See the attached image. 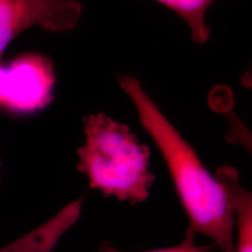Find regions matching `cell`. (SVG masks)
<instances>
[{"label":"cell","mask_w":252,"mask_h":252,"mask_svg":"<svg viewBox=\"0 0 252 252\" xmlns=\"http://www.w3.org/2000/svg\"><path fill=\"white\" fill-rule=\"evenodd\" d=\"M131 98L140 123L157 146L170 173L189 227L186 237L205 235L222 252H234V213L225 191L175 126L130 76L119 79Z\"/></svg>","instance_id":"cell-1"},{"label":"cell","mask_w":252,"mask_h":252,"mask_svg":"<svg viewBox=\"0 0 252 252\" xmlns=\"http://www.w3.org/2000/svg\"><path fill=\"white\" fill-rule=\"evenodd\" d=\"M84 133L78 169L87 177L91 188L131 204L149 198L154 181L151 152L130 128L98 113L85 118Z\"/></svg>","instance_id":"cell-2"},{"label":"cell","mask_w":252,"mask_h":252,"mask_svg":"<svg viewBox=\"0 0 252 252\" xmlns=\"http://www.w3.org/2000/svg\"><path fill=\"white\" fill-rule=\"evenodd\" d=\"M52 62L40 54H26L0 69V107L13 113H33L53 99Z\"/></svg>","instance_id":"cell-3"},{"label":"cell","mask_w":252,"mask_h":252,"mask_svg":"<svg viewBox=\"0 0 252 252\" xmlns=\"http://www.w3.org/2000/svg\"><path fill=\"white\" fill-rule=\"evenodd\" d=\"M81 12L80 0H0V54L29 27L54 33L72 30Z\"/></svg>","instance_id":"cell-4"},{"label":"cell","mask_w":252,"mask_h":252,"mask_svg":"<svg viewBox=\"0 0 252 252\" xmlns=\"http://www.w3.org/2000/svg\"><path fill=\"white\" fill-rule=\"evenodd\" d=\"M81 211L82 201H73L43 224L0 249V252H53L63 234L79 220Z\"/></svg>","instance_id":"cell-5"},{"label":"cell","mask_w":252,"mask_h":252,"mask_svg":"<svg viewBox=\"0 0 252 252\" xmlns=\"http://www.w3.org/2000/svg\"><path fill=\"white\" fill-rule=\"evenodd\" d=\"M234 213V252H252V195L245 189L236 169L225 165L215 175Z\"/></svg>","instance_id":"cell-6"},{"label":"cell","mask_w":252,"mask_h":252,"mask_svg":"<svg viewBox=\"0 0 252 252\" xmlns=\"http://www.w3.org/2000/svg\"><path fill=\"white\" fill-rule=\"evenodd\" d=\"M175 11L183 19L190 30L194 42L203 44L209 37V28L206 23V13L215 0H156Z\"/></svg>","instance_id":"cell-7"},{"label":"cell","mask_w":252,"mask_h":252,"mask_svg":"<svg viewBox=\"0 0 252 252\" xmlns=\"http://www.w3.org/2000/svg\"><path fill=\"white\" fill-rule=\"evenodd\" d=\"M214 246H198L194 244V239L186 237L182 243L178 246L166 248L162 250H155L145 252H207ZM108 252H123L114 249L110 244H108Z\"/></svg>","instance_id":"cell-8"},{"label":"cell","mask_w":252,"mask_h":252,"mask_svg":"<svg viewBox=\"0 0 252 252\" xmlns=\"http://www.w3.org/2000/svg\"><path fill=\"white\" fill-rule=\"evenodd\" d=\"M99 252H108V243L102 244V246L100 247Z\"/></svg>","instance_id":"cell-9"},{"label":"cell","mask_w":252,"mask_h":252,"mask_svg":"<svg viewBox=\"0 0 252 252\" xmlns=\"http://www.w3.org/2000/svg\"><path fill=\"white\" fill-rule=\"evenodd\" d=\"M1 55L0 54V69L2 68V63H1ZM1 172H2V162H1V159H0V180H1Z\"/></svg>","instance_id":"cell-10"}]
</instances>
